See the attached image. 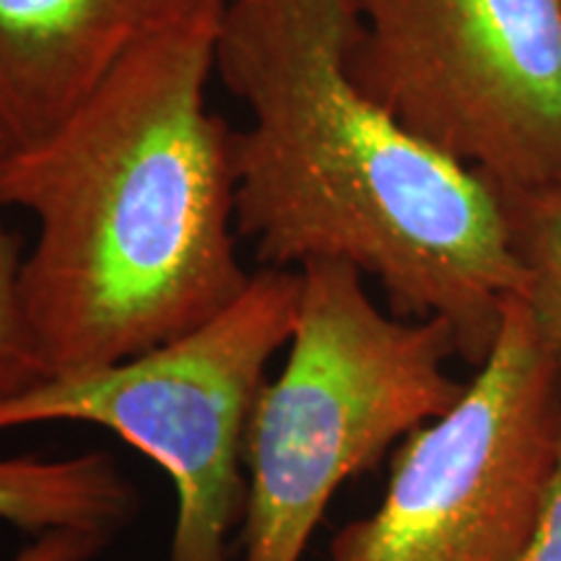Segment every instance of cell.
<instances>
[{
  "label": "cell",
  "mask_w": 561,
  "mask_h": 561,
  "mask_svg": "<svg viewBox=\"0 0 561 561\" xmlns=\"http://www.w3.org/2000/svg\"><path fill=\"white\" fill-rule=\"evenodd\" d=\"M351 0H231L216 73L248 110L234 216L261 268L343 263L390 312L442 320L476 369L523 297L502 195L371 100L351 73Z\"/></svg>",
  "instance_id": "6da1fadb"
},
{
  "label": "cell",
  "mask_w": 561,
  "mask_h": 561,
  "mask_svg": "<svg viewBox=\"0 0 561 561\" xmlns=\"http://www.w3.org/2000/svg\"><path fill=\"white\" fill-rule=\"evenodd\" d=\"M224 11L151 37L0 159L3 206L37 219L21 299L47 377L180 339L248 289L234 130L208 107Z\"/></svg>",
  "instance_id": "7a4b0ae2"
},
{
  "label": "cell",
  "mask_w": 561,
  "mask_h": 561,
  "mask_svg": "<svg viewBox=\"0 0 561 561\" xmlns=\"http://www.w3.org/2000/svg\"><path fill=\"white\" fill-rule=\"evenodd\" d=\"M286 362L244 439L242 561H301L335 491L462 396L458 343L442 320L385 312L367 278L310 263Z\"/></svg>",
  "instance_id": "3957f363"
},
{
  "label": "cell",
  "mask_w": 561,
  "mask_h": 561,
  "mask_svg": "<svg viewBox=\"0 0 561 561\" xmlns=\"http://www.w3.org/2000/svg\"><path fill=\"white\" fill-rule=\"evenodd\" d=\"M299 294V271H252L248 289L195 331L0 401V432L76 421L117 434L170 476V561H231L248 496V426L271 362L291 341Z\"/></svg>",
  "instance_id": "277c9868"
},
{
  "label": "cell",
  "mask_w": 561,
  "mask_h": 561,
  "mask_svg": "<svg viewBox=\"0 0 561 561\" xmlns=\"http://www.w3.org/2000/svg\"><path fill=\"white\" fill-rule=\"evenodd\" d=\"M559 437L561 359L515 297L462 396L398 445L380 504L325 561H520Z\"/></svg>",
  "instance_id": "5b68a950"
},
{
  "label": "cell",
  "mask_w": 561,
  "mask_h": 561,
  "mask_svg": "<svg viewBox=\"0 0 561 561\" xmlns=\"http://www.w3.org/2000/svg\"><path fill=\"white\" fill-rule=\"evenodd\" d=\"M351 73L502 195L561 182V0H351Z\"/></svg>",
  "instance_id": "8992f818"
},
{
  "label": "cell",
  "mask_w": 561,
  "mask_h": 561,
  "mask_svg": "<svg viewBox=\"0 0 561 561\" xmlns=\"http://www.w3.org/2000/svg\"><path fill=\"white\" fill-rule=\"evenodd\" d=\"M231 0H0V136L55 128L133 50Z\"/></svg>",
  "instance_id": "52a82bcc"
},
{
  "label": "cell",
  "mask_w": 561,
  "mask_h": 561,
  "mask_svg": "<svg viewBox=\"0 0 561 561\" xmlns=\"http://www.w3.org/2000/svg\"><path fill=\"white\" fill-rule=\"evenodd\" d=\"M140 496L107 450L70 458H0V523L42 536L87 530L115 538L136 520Z\"/></svg>",
  "instance_id": "ba28073f"
},
{
  "label": "cell",
  "mask_w": 561,
  "mask_h": 561,
  "mask_svg": "<svg viewBox=\"0 0 561 561\" xmlns=\"http://www.w3.org/2000/svg\"><path fill=\"white\" fill-rule=\"evenodd\" d=\"M504 208L525 273L523 301L561 359V182L504 201Z\"/></svg>",
  "instance_id": "9c48e42d"
},
{
  "label": "cell",
  "mask_w": 561,
  "mask_h": 561,
  "mask_svg": "<svg viewBox=\"0 0 561 561\" xmlns=\"http://www.w3.org/2000/svg\"><path fill=\"white\" fill-rule=\"evenodd\" d=\"M5 138L0 136V159H3ZM3 201H0V401L30 390L47 377L37 346H34L30 322H26L24 299H21V265L19 240L3 221Z\"/></svg>",
  "instance_id": "30bf717a"
},
{
  "label": "cell",
  "mask_w": 561,
  "mask_h": 561,
  "mask_svg": "<svg viewBox=\"0 0 561 561\" xmlns=\"http://www.w3.org/2000/svg\"><path fill=\"white\" fill-rule=\"evenodd\" d=\"M112 543L110 536L87 530H47L11 561H94Z\"/></svg>",
  "instance_id": "8fae6325"
},
{
  "label": "cell",
  "mask_w": 561,
  "mask_h": 561,
  "mask_svg": "<svg viewBox=\"0 0 561 561\" xmlns=\"http://www.w3.org/2000/svg\"><path fill=\"white\" fill-rule=\"evenodd\" d=\"M520 561H561V437L546 502Z\"/></svg>",
  "instance_id": "7c38bea8"
}]
</instances>
